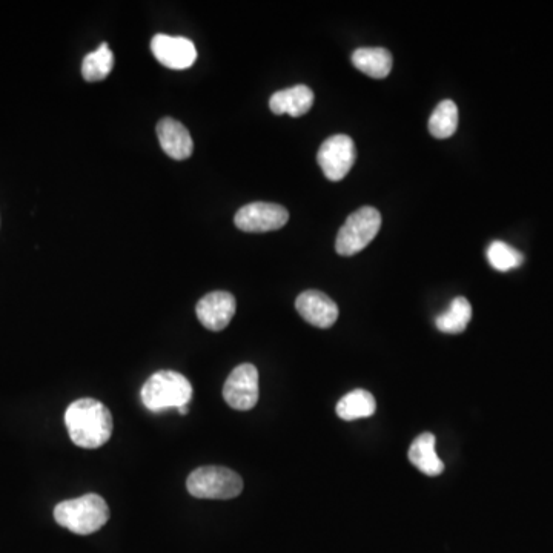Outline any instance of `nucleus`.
<instances>
[{
  "mask_svg": "<svg viewBox=\"0 0 553 553\" xmlns=\"http://www.w3.org/2000/svg\"><path fill=\"white\" fill-rule=\"evenodd\" d=\"M151 51L163 67L171 70H186L197 60L196 45L186 37L157 34L151 40Z\"/></svg>",
  "mask_w": 553,
  "mask_h": 553,
  "instance_id": "9",
  "label": "nucleus"
},
{
  "mask_svg": "<svg viewBox=\"0 0 553 553\" xmlns=\"http://www.w3.org/2000/svg\"><path fill=\"white\" fill-rule=\"evenodd\" d=\"M408 455L418 471L429 477H437L444 471V463L435 451V437L432 434H421L415 438Z\"/></svg>",
  "mask_w": 553,
  "mask_h": 553,
  "instance_id": "14",
  "label": "nucleus"
},
{
  "mask_svg": "<svg viewBox=\"0 0 553 553\" xmlns=\"http://www.w3.org/2000/svg\"><path fill=\"white\" fill-rule=\"evenodd\" d=\"M54 520L73 534L91 535L108 523L110 507L100 495H83L57 504Z\"/></svg>",
  "mask_w": 553,
  "mask_h": 553,
  "instance_id": "2",
  "label": "nucleus"
},
{
  "mask_svg": "<svg viewBox=\"0 0 553 553\" xmlns=\"http://www.w3.org/2000/svg\"><path fill=\"white\" fill-rule=\"evenodd\" d=\"M487 260L500 272L518 268L523 263V254L504 242H494L487 248Z\"/></svg>",
  "mask_w": 553,
  "mask_h": 553,
  "instance_id": "20",
  "label": "nucleus"
},
{
  "mask_svg": "<svg viewBox=\"0 0 553 553\" xmlns=\"http://www.w3.org/2000/svg\"><path fill=\"white\" fill-rule=\"evenodd\" d=\"M381 228V214L372 206H363L352 212L338 231L335 249L338 254L351 257L363 251L377 236Z\"/></svg>",
  "mask_w": 553,
  "mask_h": 553,
  "instance_id": "5",
  "label": "nucleus"
},
{
  "mask_svg": "<svg viewBox=\"0 0 553 553\" xmlns=\"http://www.w3.org/2000/svg\"><path fill=\"white\" fill-rule=\"evenodd\" d=\"M377 409L374 395L365 389H355L338 401L337 415L345 421L360 420L374 415Z\"/></svg>",
  "mask_w": 553,
  "mask_h": 553,
  "instance_id": "16",
  "label": "nucleus"
},
{
  "mask_svg": "<svg viewBox=\"0 0 553 553\" xmlns=\"http://www.w3.org/2000/svg\"><path fill=\"white\" fill-rule=\"evenodd\" d=\"M236 299L226 291L211 292L197 303V317L209 331H223L236 314Z\"/></svg>",
  "mask_w": 553,
  "mask_h": 553,
  "instance_id": "10",
  "label": "nucleus"
},
{
  "mask_svg": "<svg viewBox=\"0 0 553 553\" xmlns=\"http://www.w3.org/2000/svg\"><path fill=\"white\" fill-rule=\"evenodd\" d=\"M259 395V371L251 363L237 366L223 386V398L236 411H251Z\"/></svg>",
  "mask_w": 553,
  "mask_h": 553,
  "instance_id": "7",
  "label": "nucleus"
},
{
  "mask_svg": "<svg viewBox=\"0 0 553 553\" xmlns=\"http://www.w3.org/2000/svg\"><path fill=\"white\" fill-rule=\"evenodd\" d=\"M189 494L205 500H231L243 491V480L228 467H199L186 481Z\"/></svg>",
  "mask_w": 553,
  "mask_h": 553,
  "instance_id": "4",
  "label": "nucleus"
},
{
  "mask_svg": "<svg viewBox=\"0 0 553 553\" xmlns=\"http://www.w3.org/2000/svg\"><path fill=\"white\" fill-rule=\"evenodd\" d=\"M357 159L354 142L345 134L329 137L318 150V165L331 182L345 179Z\"/></svg>",
  "mask_w": 553,
  "mask_h": 553,
  "instance_id": "6",
  "label": "nucleus"
},
{
  "mask_svg": "<svg viewBox=\"0 0 553 553\" xmlns=\"http://www.w3.org/2000/svg\"><path fill=\"white\" fill-rule=\"evenodd\" d=\"M179 414L180 415L188 414V406H182V408H179Z\"/></svg>",
  "mask_w": 553,
  "mask_h": 553,
  "instance_id": "21",
  "label": "nucleus"
},
{
  "mask_svg": "<svg viewBox=\"0 0 553 553\" xmlns=\"http://www.w3.org/2000/svg\"><path fill=\"white\" fill-rule=\"evenodd\" d=\"M295 308L306 322L315 328L328 329L337 322V303L329 299L328 295L315 289L302 292L295 300Z\"/></svg>",
  "mask_w": 553,
  "mask_h": 553,
  "instance_id": "11",
  "label": "nucleus"
},
{
  "mask_svg": "<svg viewBox=\"0 0 553 553\" xmlns=\"http://www.w3.org/2000/svg\"><path fill=\"white\" fill-rule=\"evenodd\" d=\"M113 51L106 44L100 45L93 53L83 57L82 76L88 82H99L106 79L113 71Z\"/></svg>",
  "mask_w": 553,
  "mask_h": 553,
  "instance_id": "19",
  "label": "nucleus"
},
{
  "mask_svg": "<svg viewBox=\"0 0 553 553\" xmlns=\"http://www.w3.org/2000/svg\"><path fill=\"white\" fill-rule=\"evenodd\" d=\"M157 137L166 156L174 160H186L194 150L193 137L179 120L165 117L157 123Z\"/></svg>",
  "mask_w": 553,
  "mask_h": 553,
  "instance_id": "12",
  "label": "nucleus"
},
{
  "mask_svg": "<svg viewBox=\"0 0 553 553\" xmlns=\"http://www.w3.org/2000/svg\"><path fill=\"white\" fill-rule=\"evenodd\" d=\"M193 398V386L179 372L159 371L151 375L142 388V401L146 409L160 412L168 408L188 406Z\"/></svg>",
  "mask_w": 553,
  "mask_h": 553,
  "instance_id": "3",
  "label": "nucleus"
},
{
  "mask_svg": "<svg viewBox=\"0 0 553 553\" xmlns=\"http://www.w3.org/2000/svg\"><path fill=\"white\" fill-rule=\"evenodd\" d=\"M288 209L277 203L254 202L237 211L234 223L240 231H277L288 223Z\"/></svg>",
  "mask_w": 553,
  "mask_h": 553,
  "instance_id": "8",
  "label": "nucleus"
},
{
  "mask_svg": "<svg viewBox=\"0 0 553 553\" xmlns=\"http://www.w3.org/2000/svg\"><path fill=\"white\" fill-rule=\"evenodd\" d=\"M472 318V306L464 297L452 300L451 306L444 314L438 315L437 328L444 334H461Z\"/></svg>",
  "mask_w": 553,
  "mask_h": 553,
  "instance_id": "17",
  "label": "nucleus"
},
{
  "mask_svg": "<svg viewBox=\"0 0 553 553\" xmlns=\"http://www.w3.org/2000/svg\"><path fill=\"white\" fill-rule=\"evenodd\" d=\"M65 424L71 441L83 449H97L113 434V415L105 404L93 398H82L70 404Z\"/></svg>",
  "mask_w": 553,
  "mask_h": 553,
  "instance_id": "1",
  "label": "nucleus"
},
{
  "mask_svg": "<svg viewBox=\"0 0 553 553\" xmlns=\"http://www.w3.org/2000/svg\"><path fill=\"white\" fill-rule=\"evenodd\" d=\"M352 63L372 79H385L392 70V54L386 48H358L352 54Z\"/></svg>",
  "mask_w": 553,
  "mask_h": 553,
  "instance_id": "15",
  "label": "nucleus"
},
{
  "mask_svg": "<svg viewBox=\"0 0 553 553\" xmlns=\"http://www.w3.org/2000/svg\"><path fill=\"white\" fill-rule=\"evenodd\" d=\"M458 126V108L452 100H443L438 103L431 119H429V133L435 139H449L454 136Z\"/></svg>",
  "mask_w": 553,
  "mask_h": 553,
  "instance_id": "18",
  "label": "nucleus"
},
{
  "mask_svg": "<svg viewBox=\"0 0 553 553\" xmlns=\"http://www.w3.org/2000/svg\"><path fill=\"white\" fill-rule=\"evenodd\" d=\"M314 105V93L306 85H295L288 90L277 91L269 100V108L277 116L289 114L292 117H302Z\"/></svg>",
  "mask_w": 553,
  "mask_h": 553,
  "instance_id": "13",
  "label": "nucleus"
}]
</instances>
